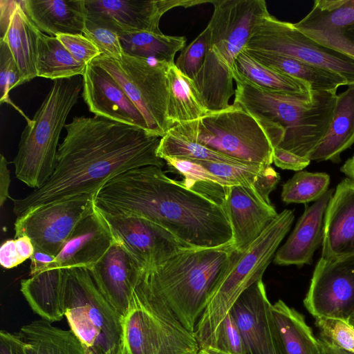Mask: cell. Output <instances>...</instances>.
Returning <instances> with one entry per match:
<instances>
[{
  "mask_svg": "<svg viewBox=\"0 0 354 354\" xmlns=\"http://www.w3.org/2000/svg\"><path fill=\"white\" fill-rule=\"evenodd\" d=\"M8 162L2 155H0V206L3 207L8 198H12L9 194L10 185V174L8 169Z\"/></svg>",
  "mask_w": 354,
  "mask_h": 354,
  "instance_id": "51",
  "label": "cell"
},
{
  "mask_svg": "<svg viewBox=\"0 0 354 354\" xmlns=\"http://www.w3.org/2000/svg\"><path fill=\"white\" fill-rule=\"evenodd\" d=\"M168 102L167 118L171 128L196 120L209 111L193 80L170 64L167 72Z\"/></svg>",
  "mask_w": 354,
  "mask_h": 354,
  "instance_id": "30",
  "label": "cell"
},
{
  "mask_svg": "<svg viewBox=\"0 0 354 354\" xmlns=\"http://www.w3.org/2000/svg\"><path fill=\"white\" fill-rule=\"evenodd\" d=\"M235 69L251 83L268 91L293 95H310L313 91L307 83L260 64L244 50L236 58Z\"/></svg>",
  "mask_w": 354,
  "mask_h": 354,
  "instance_id": "35",
  "label": "cell"
},
{
  "mask_svg": "<svg viewBox=\"0 0 354 354\" xmlns=\"http://www.w3.org/2000/svg\"><path fill=\"white\" fill-rule=\"evenodd\" d=\"M86 353H87V354H99L96 351H95L92 349H90V348H86Z\"/></svg>",
  "mask_w": 354,
  "mask_h": 354,
  "instance_id": "56",
  "label": "cell"
},
{
  "mask_svg": "<svg viewBox=\"0 0 354 354\" xmlns=\"http://www.w3.org/2000/svg\"><path fill=\"white\" fill-rule=\"evenodd\" d=\"M24 262L21 258L15 240L5 241L0 248V264L6 269H11Z\"/></svg>",
  "mask_w": 354,
  "mask_h": 354,
  "instance_id": "48",
  "label": "cell"
},
{
  "mask_svg": "<svg viewBox=\"0 0 354 354\" xmlns=\"http://www.w3.org/2000/svg\"><path fill=\"white\" fill-rule=\"evenodd\" d=\"M272 160L277 167L282 169L296 171L306 168L311 161L308 158L298 156L281 148L273 149Z\"/></svg>",
  "mask_w": 354,
  "mask_h": 354,
  "instance_id": "46",
  "label": "cell"
},
{
  "mask_svg": "<svg viewBox=\"0 0 354 354\" xmlns=\"http://www.w3.org/2000/svg\"><path fill=\"white\" fill-rule=\"evenodd\" d=\"M86 64L77 61L57 37L39 31L37 39V77L53 80L83 75Z\"/></svg>",
  "mask_w": 354,
  "mask_h": 354,
  "instance_id": "34",
  "label": "cell"
},
{
  "mask_svg": "<svg viewBox=\"0 0 354 354\" xmlns=\"http://www.w3.org/2000/svg\"><path fill=\"white\" fill-rule=\"evenodd\" d=\"M322 257L335 260L354 255V180L344 178L331 197L324 221Z\"/></svg>",
  "mask_w": 354,
  "mask_h": 354,
  "instance_id": "23",
  "label": "cell"
},
{
  "mask_svg": "<svg viewBox=\"0 0 354 354\" xmlns=\"http://www.w3.org/2000/svg\"><path fill=\"white\" fill-rule=\"evenodd\" d=\"M234 80L233 103L255 118L273 149L281 148L308 158L330 125L336 92L313 91L310 95L273 92L251 83L236 69Z\"/></svg>",
  "mask_w": 354,
  "mask_h": 354,
  "instance_id": "3",
  "label": "cell"
},
{
  "mask_svg": "<svg viewBox=\"0 0 354 354\" xmlns=\"http://www.w3.org/2000/svg\"><path fill=\"white\" fill-rule=\"evenodd\" d=\"M157 154L163 160L170 158L180 160L246 165L203 145L191 141L172 129L160 138Z\"/></svg>",
  "mask_w": 354,
  "mask_h": 354,
  "instance_id": "36",
  "label": "cell"
},
{
  "mask_svg": "<svg viewBox=\"0 0 354 354\" xmlns=\"http://www.w3.org/2000/svg\"><path fill=\"white\" fill-rule=\"evenodd\" d=\"M30 259V276H32L52 268L55 261V256L35 248V252Z\"/></svg>",
  "mask_w": 354,
  "mask_h": 354,
  "instance_id": "49",
  "label": "cell"
},
{
  "mask_svg": "<svg viewBox=\"0 0 354 354\" xmlns=\"http://www.w3.org/2000/svg\"><path fill=\"white\" fill-rule=\"evenodd\" d=\"M115 239L95 208L82 219L55 256L53 268L91 269L108 251Z\"/></svg>",
  "mask_w": 354,
  "mask_h": 354,
  "instance_id": "22",
  "label": "cell"
},
{
  "mask_svg": "<svg viewBox=\"0 0 354 354\" xmlns=\"http://www.w3.org/2000/svg\"><path fill=\"white\" fill-rule=\"evenodd\" d=\"M142 270L122 243L115 239L106 254L88 271L103 296L124 317Z\"/></svg>",
  "mask_w": 354,
  "mask_h": 354,
  "instance_id": "21",
  "label": "cell"
},
{
  "mask_svg": "<svg viewBox=\"0 0 354 354\" xmlns=\"http://www.w3.org/2000/svg\"><path fill=\"white\" fill-rule=\"evenodd\" d=\"M166 163L184 176L181 181L186 187L192 188L199 183L227 187L221 178L208 171L202 165L194 160H180L176 158H165Z\"/></svg>",
  "mask_w": 354,
  "mask_h": 354,
  "instance_id": "43",
  "label": "cell"
},
{
  "mask_svg": "<svg viewBox=\"0 0 354 354\" xmlns=\"http://www.w3.org/2000/svg\"><path fill=\"white\" fill-rule=\"evenodd\" d=\"M209 38L208 26L180 52L175 62L178 69L194 81L205 62Z\"/></svg>",
  "mask_w": 354,
  "mask_h": 354,
  "instance_id": "40",
  "label": "cell"
},
{
  "mask_svg": "<svg viewBox=\"0 0 354 354\" xmlns=\"http://www.w3.org/2000/svg\"><path fill=\"white\" fill-rule=\"evenodd\" d=\"M83 34L99 48L103 55L120 59L124 53L118 31L100 20L87 16Z\"/></svg>",
  "mask_w": 354,
  "mask_h": 354,
  "instance_id": "39",
  "label": "cell"
},
{
  "mask_svg": "<svg viewBox=\"0 0 354 354\" xmlns=\"http://www.w3.org/2000/svg\"><path fill=\"white\" fill-rule=\"evenodd\" d=\"M82 76V97L91 112L96 116L149 132L138 107L106 71L91 62L86 66Z\"/></svg>",
  "mask_w": 354,
  "mask_h": 354,
  "instance_id": "19",
  "label": "cell"
},
{
  "mask_svg": "<svg viewBox=\"0 0 354 354\" xmlns=\"http://www.w3.org/2000/svg\"><path fill=\"white\" fill-rule=\"evenodd\" d=\"M64 128L66 134L48 181L24 198H11L17 216L82 195H95L127 171L166 164L157 154L161 138L145 129L96 115L74 117Z\"/></svg>",
  "mask_w": 354,
  "mask_h": 354,
  "instance_id": "1",
  "label": "cell"
},
{
  "mask_svg": "<svg viewBox=\"0 0 354 354\" xmlns=\"http://www.w3.org/2000/svg\"><path fill=\"white\" fill-rule=\"evenodd\" d=\"M272 312L284 354H320L318 339L302 315L281 299L272 304Z\"/></svg>",
  "mask_w": 354,
  "mask_h": 354,
  "instance_id": "32",
  "label": "cell"
},
{
  "mask_svg": "<svg viewBox=\"0 0 354 354\" xmlns=\"http://www.w3.org/2000/svg\"><path fill=\"white\" fill-rule=\"evenodd\" d=\"M0 354H23L21 341L17 333L0 331Z\"/></svg>",
  "mask_w": 354,
  "mask_h": 354,
  "instance_id": "50",
  "label": "cell"
},
{
  "mask_svg": "<svg viewBox=\"0 0 354 354\" xmlns=\"http://www.w3.org/2000/svg\"><path fill=\"white\" fill-rule=\"evenodd\" d=\"M230 313L242 335L245 354H284L262 279L241 294Z\"/></svg>",
  "mask_w": 354,
  "mask_h": 354,
  "instance_id": "16",
  "label": "cell"
},
{
  "mask_svg": "<svg viewBox=\"0 0 354 354\" xmlns=\"http://www.w3.org/2000/svg\"><path fill=\"white\" fill-rule=\"evenodd\" d=\"M223 205L231 225L233 246L239 250L255 241L278 215L270 202L252 187H227Z\"/></svg>",
  "mask_w": 354,
  "mask_h": 354,
  "instance_id": "20",
  "label": "cell"
},
{
  "mask_svg": "<svg viewBox=\"0 0 354 354\" xmlns=\"http://www.w3.org/2000/svg\"><path fill=\"white\" fill-rule=\"evenodd\" d=\"M212 0H85L87 16L120 31L160 32L161 17L176 7L188 8Z\"/></svg>",
  "mask_w": 354,
  "mask_h": 354,
  "instance_id": "17",
  "label": "cell"
},
{
  "mask_svg": "<svg viewBox=\"0 0 354 354\" xmlns=\"http://www.w3.org/2000/svg\"><path fill=\"white\" fill-rule=\"evenodd\" d=\"M316 319L320 336L339 348L354 353V327L347 321L326 317Z\"/></svg>",
  "mask_w": 354,
  "mask_h": 354,
  "instance_id": "42",
  "label": "cell"
},
{
  "mask_svg": "<svg viewBox=\"0 0 354 354\" xmlns=\"http://www.w3.org/2000/svg\"><path fill=\"white\" fill-rule=\"evenodd\" d=\"M319 348H320V347H319ZM320 354H326V353L320 348Z\"/></svg>",
  "mask_w": 354,
  "mask_h": 354,
  "instance_id": "58",
  "label": "cell"
},
{
  "mask_svg": "<svg viewBox=\"0 0 354 354\" xmlns=\"http://www.w3.org/2000/svg\"><path fill=\"white\" fill-rule=\"evenodd\" d=\"M235 250L233 244L185 248L158 266L142 269L138 277L155 289L183 325L194 333L207 297Z\"/></svg>",
  "mask_w": 354,
  "mask_h": 354,
  "instance_id": "5",
  "label": "cell"
},
{
  "mask_svg": "<svg viewBox=\"0 0 354 354\" xmlns=\"http://www.w3.org/2000/svg\"><path fill=\"white\" fill-rule=\"evenodd\" d=\"M118 35L124 54L170 64L175 63L176 54L186 43L183 36L166 35L162 32L120 31Z\"/></svg>",
  "mask_w": 354,
  "mask_h": 354,
  "instance_id": "33",
  "label": "cell"
},
{
  "mask_svg": "<svg viewBox=\"0 0 354 354\" xmlns=\"http://www.w3.org/2000/svg\"><path fill=\"white\" fill-rule=\"evenodd\" d=\"M245 49L263 50L290 57L325 68L354 84V59L324 47L307 37L294 24L270 13L256 23Z\"/></svg>",
  "mask_w": 354,
  "mask_h": 354,
  "instance_id": "12",
  "label": "cell"
},
{
  "mask_svg": "<svg viewBox=\"0 0 354 354\" xmlns=\"http://www.w3.org/2000/svg\"><path fill=\"white\" fill-rule=\"evenodd\" d=\"M74 58L86 65L102 55L99 48L83 34L56 36Z\"/></svg>",
  "mask_w": 354,
  "mask_h": 354,
  "instance_id": "44",
  "label": "cell"
},
{
  "mask_svg": "<svg viewBox=\"0 0 354 354\" xmlns=\"http://www.w3.org/2000/svg\"><path fill=\"white\" fill-rule=\"evenodd\" d=\"M348 322L354 327V315L348 320Z\"/></svg>",
  "mask_w": 354,
  "mask_h": 354,
  "instance_id": "57",
  "label": "cell"
},
{
  "mask_svg": "<svg viewBox=\"0 0 354 354\" xmlns=\"http://www.w3.org/2000/svg\"><path fill=\"white\" fill-rule=\"evenodd\" d=\"M317 339L320 348L326 354H354L339 348L321 336Z\"/></svg>",
  "mask_w": 354,
  "mask_h": 354,
  "instance_id": "53",
  "label": "cell"
},
{
  "mask_svg": "<svg viewBox=\"0 0 354 354\" xmlns=\"http://www.w3.org/2000/svg\"><path fill=\"white\" fill-rule=\"evenodd\" d=\"M39 31L18 1L5 36L0 39L7 42L24 83L37 77L36 54Z\"/></svg>",
  "mask_w": 354,
  "mask_h": 354,
  "instance_id": "31",
  "label": "cell"
},
{
  "mask_svg": "<svg viewBox=\"0 0 354 354\" xmlns=\"http://www.w3.org/2000/svg\"><path fill=\"white\" fill-rule=\"evenodd\" d=\"M216 347L233 354H245L242 335L231 313L221 325Z\"/></svg>",
  "mask_w": 354,
  "mask_h": 354,
  "instance_id": "45",
  "label": "cell"
},
{
  "mask_svg": "<svg viewBox=\"0 0 354 354\" xmlns=\"http://www.w3.org/2000/svg\"><path fill=\"white\" fill-rule=\"evenodd\" d=\"M223 199L186 187L149 165L122 173L95 194L100 211L150 221L169 231L189 248L233 244Z\"/></svg>",
  "mask_w": 354,
  "mask_h": 354,
  "instance_id": "2",
  "label": "cell"
},
{
  "mask_svg": "<svg viewBox=\"0 0 354 354\" xmlns=\"http://www.w3.org/2000/svg\"><path fill=\"white\" fill-rule=\"evenodd\" d=\"M208 171L223 180L227 187L243 185L254 188L259 176L267 166L261 165H238L225 162L194 160Z\"/></svg>",
  "mask_w": 354,
  "mask_h": 354,
  "instance_id": "38",
  "label": "cell"
},
{
  "mask_svg": "<svg viewBox=\"0 0 354 354\" xmlns=\"http://www.w3.org/2000/svg\"><path fill=\"white\" fill-rule=\"evenodd\" d=\"M95 196L82 195L22 214L14 224L15 238L26 235L35 248L56 256L78 223L93 212Z\"/></svg>",
  "mask_w": 354,
  "mask_h": 354,
  "instance_id": "13",
  "label": "cell"
},
{
  "mask_svg": "<svg viewBox=\"0 0 354 354\" xmlns=\"http://www.w3.org/2000/svg\"><path fill=\"white\" fill-rule=\"evenodd\" d=\"M64 270V316L70 329L87 348L117 354L123 317L101 293L87 268Z\"/></svg>",
  "mask_w": 354,
  "mask_h": 354,
  "instance_id": "10",
  "label": "cell"
},
{
  "mask_svg": "<svg viewBox=\"0 0 354 354\" xmlns=\"http://www.w3.org/2000/svg\"><path fill=\"white\" fill-rule=\"evenodd\" d=\"M210 3L214 12L207 24L208 46L203 67L194 81L209 112L231 105L236 58L257 21L269 13L264 0H212Z\"/></svg>",
  "mask_w": 354,
  "mask_h": 354,
  "instance_id": "4",
  "label": "cell"
},
{
  "mask_svg": "<svg viewBox=\"0 0 354 354\" xmlns=\"http://www.w3.org/2000/svg\"><path fill=\"white\" fill-rule=\"evenodd\" d=\"M24 80L7 42L0 39V102L11 104L17 109L27 122L30 121L25 114L15 106L9 97V92L15 87L23 84Z\"/></svg>",
  "mask_w": 354,
  "mask_h": 354,
  "instance_id": "41",
  "label": "cell"
},
{
  "mask_svg": "<svg viewBox=\"0 0 354 354\" xmlns=\"http://www.w3.org/2000/svg\"><path fill=\"white\" fill-rule=\"evenodd\" d=\"M82 86L80 80L75 77L55 80L22 131L12 163L16 178L28 187L41 188L54 172L59 136Z\"/></svg>",
  "mask_w": 354,
  "mask_h": 354,
  "instance_id": "7",
  "label": "cell"
},
{
  "mask_svg": "<svg viewBox=\"0 0 354 354\" xmlns=\"http://www.w3.org/2000/svg\"><path fill=\"white\" fill-rule=\"evenodd\" d=\"M293 221V212L284 209L246 248L235 250L230 266L212 289L196 326L194 335L200 348L216 347L221 324L241 294L262 279Z\"/></svg>",
  "mask_w": 354,
  "mask_h": 354,
  "instance_id": "6",
  "label": "cell"
},
{
  "mask_svg": "<svg viewBox=\"0 0 354 354\" xmlns=\"http://www.w3.org/2000/svg\"><path fill=\"white\" fill-rule=\"evenodd\" d=\"M23 354H87L86 348L70 329L39 319L21 326L19 332Z\"/></svg>",
  "mask_w": 354,
  "mask_h": 354,
  "instance_id": "28",
  "label": "cell"
},
{
  "mask_svg": "<svg viewBox=\"0 0 354 354\" xmlns=\"http://www.w3.org/2000/svg\"><path fill=\"white\" fill-rule=\"evenodd\" d=\"M329 184L326 173L299 171L283 184L281 199L286 203L316 201L328 191Z\"/></svg>",
  "mask_w": 354,
  "mask_h": 354,
  "instance_id": "37",
  "label": "cell"
},
{
  "mask_svg": "<svg viewBox=\"0 0 354 354\" xmlns=\"http://www.w3.org/2000/svg\"><path fill=\"white\" fill-rule=\"evenodd\" d=\"M243 50L260 64L307 83L312 91L337 92L338 87L348 85L341 75L309 63L274 53Z\"/></svg>",
  "mask_w": 354,
  "mask_h": 354,
  "instance_id": "29",
  "label": "cell"
},
{
  "mask_svg": "<svg viewBox=\"0 0 354 354\" xmlns=\"http://www.w3.org/2000/svg\"><path fill=\"white\" fill-rule=\"evenodd\" d=\"M304 304L315 318L348 322L354 315V255L335 260L320 258Z\"/></svg>",
  "mask_w": 354,
  "mask_h": 354,
  "instance_id": "14",
  "label": "cell"
},
{
  "mask_svg": "<svg viewBox=\"0 0 354 354\" xmlns=\"http://www.w3.org/2000/svg\"><path fill=\"white\" fill-rule=\"evenodd\" d=\"M185 138L244 164L270 166L273 148L261 126L239 104L171 128Z\"/></svg>",
  "mask_w": 354,
  "mask_h": 354,
  "instance_id": "9",
  "label": "cell"
},
{
  "mask_svg": "<svg viewBox=\"0 0 354 354\" xmlns=\"http://www.w3.org/2000/svg\"><path fill=\"white\" fill-rule=\"evenodd\" d=\"M92 62L122 86L142 113L149 133L162 138L171 129L167 118V72L170 64L124 53L120 59L101 55Z\"/></svg>",
  "mask_w": 354,
  "mask_h": 354,
  "instance_id": "11",
  "label": "cell"
},
{
  "mask_svg": "<svg viewBox=\"0 0 354 354\" xmlns=\"http://www.w3.org/2000/svg\"><path fill=\"white\" fill-rule=\"evenodd\" d=\"M280 180V176L272 167L267 166L257 180L254 188L268 202L269 195Z\"/></svg>",
  "mask_w": 354,
  "mask_h": 354,
  "instance_id": "47",
  "label": "cell"
},
{
  "mask_svg": "<svg viewBox=\"0 0 354 354\" xmlns=\"http://www.w3.org/2000/svg\"><path fill=\"white\" fill-rule=\"evenodd\" d=\"M333 189L305 209L286 242L276 253L274 262L280 266L310 264L315 250L322 243L324 221Z\"/></svg>",
  "mask_w": 354,
  "mask_h": 354,
  "instance_id": "24",
  "label": "cell"
},
{
  "mask_svg": "<svg viewBox=\"0 0 354 354\" xmlns=\"http://www.w3.org/2000/svg\"><path fill=\"white\" fill-rule=\"evenodd\" d=\"M97 209L114 239L122 243L142 269L158 266L181 250L189 248L169 231L150 221Z\"/></svg>",
  "mask_w": 354,
  "mask_h": 354,
  "instance_id": "15",
  "label": "cell"
},
{
  "mask_svg": "<svg viewBox=\"0 0 354 354\" xmlns=\"http://www.w3.org/2000/svg\"><path fill=\"white\" fill-rule=\"evenodd\" d=\"M354 144V84L337 95L330 125L308 156L310 160L340 161V154Z\"/></svg>",
  "mask_w": 354,
  "mask_h": 354,
  "instance_id": "27",
  "label": "cell"
},
{
  "mask_svg": "<svg viewBox=\"0 0 354 354\" xmlns=\"http://www.w3.org/2000/svg\"><path fill=\"white\" fill-rule=\"evenodd\" d=\"M65 270L53 268L22 279L20 291L31 309L51 323L64 316Z\"/></svg>",
  "mask_w": 354,
  "mask_h": 354,
  "instance_id": "26",
  "label": "cell"
},
{
  "mask_svg": "<svg viewBox=\"0 0 354 354\" xmlns=\"http://www.w3.org/2000/svg\"><path fill=\"white\" fill-rule=\"evenodd\" d=\"M340 171L348 178L354 180V154L344 162Z\"/></svg>",
  "mask_w": 354,
  "mask_h": 354,
  "instance_id": "54",
  "label": "cell"
},
{
  "mask_svg": "<svg viewBox=\"0 0 354 354\" xmlns=\"http://www.w3.org/2000/svg\"><path fill=\"white\" fill-rule=\"evenodd\" d=\"M197 354H233L219 348L207 346L201 348Z\"/></svg>",
  "mask_w": 354,
  "mask_h": 354,
  "instance_id": "55",
  "label": "cell"
},
{
  "mask_svg": "<svg viewBox=\"0 0 354 354\" xmlns=\"http://www.w3.org/2000/svg\"><path fill=\"white\" fill-rule=\"evenodd\" d=\"M294 26L320 45L354 59V0H315Z\"/></svg>",
  "mask_w": 354,
  "mask_h": 354,
  "instance_id": "18",
  "label": "cell"
},
{
  "mask_svg": "<svg viewBox=\"0 0 354 354\" xmlns=\"http://www.w3.org/2000/svg\"><path fill=\"white\" fill-rule=\"evenodd\" d=\"M20 4L36 28L50 36L83 34L85 0H22Z\"/></svg>",
  "mask_w": 354,
  "mask_h": 354,
  "instance_id": "25",
  "label": "cell"
},
{
  "mask_svg": "<svg viewBox=\"0 0 354 354\" xmlns=\"http://www.w3.org/2000/svg\"><path fill=\"white\" fill-rule=\"evenodd\" d=\"M18 1H0V39H3L8 30L11 16L17 6Z\"/></svg>",
  "mask_w": 354,
  "mask_h": 354,
  "instance_id": "52",
  "label": "cell"
},
{
  "mask_svg": "<svg viewBox=\"0 0 354 354\" xmlns=\"http://www.w3.org/2000/svg\"><path fill=\"white\" fill-rule=\"evenodd\" d=\"M199 349L194 333L183 325L167 301L138 278L122 319L117 354H197Z\"/></svg>",
  "mask_w": 354,
  "mask_h": 354,
  "instance_id": "8",
  "label": "cell"
}]
</instances>
